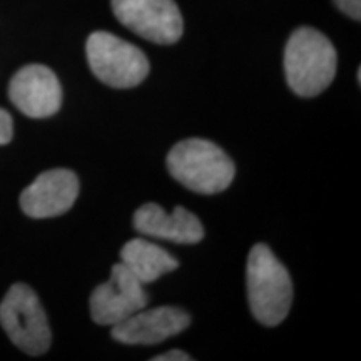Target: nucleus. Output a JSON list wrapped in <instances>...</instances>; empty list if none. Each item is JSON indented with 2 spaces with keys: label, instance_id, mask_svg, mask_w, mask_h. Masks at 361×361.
<instances>
[{
  "label": "nucleus",
  "instance_id": "1",
  "mask_svg": "<svg viewBox=\"0 0 361 361\" xmlns=\"http://www.w3.org/2000/svg\"><path fill=\"white\" fill-rule=\"evenodd\" d=\"M336 64L331 40L311 27L296 29L284 49L286 82L300 97L322 94L335 79Z\"/></svg>",
  "mask_w": 361,
  "mask_h": 361
},
{
  "label": "nucleus",
  "instance_id": "2",
  "mask_svg": "<svg viewBox=\"0 0 361 361\" xmlns=\"http://www.w3.org/2000/svg\"><path fill=\"white\" fill-rule=\"evenodd\" d=\"M246 286L251 313L261 324L276 326L284 322L293 303V281L266 245L252 246L247 256Z\"/></svg>",
  "mask_w": 361,
  "mask_h": 361
},
{
  "label": "nucleus",
  "instance_id": "3",
  "mask_svg": "<svg viewBox=\"0 0 361 361\" xmlns=\"http://www.w3.org/2000/svg\"><path fill=\"white\" fill-rule=\"evenodd\" d=\"M168 171L173 178L197 194H218L231 186L236 168L226 152L206 139H184L171 149Z\"/></svg>",
  "mask_w": 361,
  "mask_h": 361
},
{
  "label": "nucleus",
  "instance_id": "4",
  "mask_svg": "<svg viewBox=\"0 0 361 361\" xmlns=\"http://www.w3.org/2000/svg\"><path fill=\"white\" fill-rule=\"evenodd\" d=\"M85 54L90 71L109 87H135L149 74V61L141 49L104 30L90 34Z\"/></svg>",
  "mask_w": 361,
  "mask_h": 361
},
{
  "label": "nucleus",
  "instance_id": "5",
  "mask_svg": "<svg viewBox=\"0 0 361 361\" xmlns=\"http://www.w3.org/2000/svg\"><path fill=\"white\" fill-rule=\"evenodd\" d=\"M0 324L17 348L30 356L51 348V328L37 295L27 284L17 283L0 303Z\"/></svg>",
  "mask_w": 361,
  "mask_h": 361
},
{
  "label": "nucleus",
  "instance_id": "6",
  "mask_svg": "<svg viewBox=\"0 0 361 361\" xmlns=\"http://www.w3.org/2000/svg\"><path fill=\"white\" fill-rule=\"evenodd\" d=\"M112 12L149 42L171 45L183 37V16L174 0H112Z\"/></svg>",
  "mask_w": 361,
  "mask_h": 361
},
{
  "label": "nucleus",
  "instance_id": "7",
  "mask_svg": "<svg viewBox=\"0 0 361 361\" xmlns=\"http://www.w3.org/2000/svg\"><path fill=\"white\" fill-rule=\"evenodd\" d=\"M149 301L144 284L123 263L112 266L109 281L90 295V316L101 326H114L135 311L146 308Z\"/></svg>",
  "mask_w": 361,
  "mask_h": 361
},
{
  "label": "nucleus",
  "instance_id": "8",
  "mask_svg": "<svg viewBox=\"0 0 361 361\" xmlns=\"http://www.w3.org/2000/svg\"><path fill=\"white\" fill-rule=\"evenodd\" d=\"M8 97L22 114L44 119L61 109L62 87L57 75L49 67L30 64L22 67L12 78Z\"/></svg>",
  "mask_w": 361,
  "mask_h": 361
},
{
  "label": "nucleus",
  "instance_id": "9",
  "mask_svg": "<svg viewBox=\"0 0 361 361\" xmlns=\"http://www.w3.org/2000/svg\"><path fill=\"white\" fill-rule=\"evenodd\" d=\"M79 196V179L69 169L45 171L20 194L22 211L34 219L67 213Z\"/></svg>",
  "mask_w": 361,
  "mask_h": 361
},
{
  "label": "nucleus",
  "instance_id": "10",
  "mask_svg": "<svg viewBox=\"0 0 361 361\" xmlns=\"http://www.w3.org/2000/svg\"><path fill=\"white\" fill-rule=\"evenodd\" d=\"M191 324L188 311L176 306L139 310L124 322L111 326V336L124 345H157L179 335Z\"/></svg>",
  "mask_w": 361,
  "mask_h": 361
},
{
  "label": "nucleus",
  "instance_id": "11",
  "mask_svg": "<svg viewBox=\"0 0 361 361\" xmlns=\"http://www.w3.org/2000/svg\"><path fill=\"white\" fill-rule=\"evenodd\" d=\"M134 228L144 236L168 239L179 245H196L204 238L201 221L183 206H176L168 214L159 204L147 202L135 211Z\"/></svg>",
  "mask_w": 361,
  "mask_h": 361
},
{
  "label": "nucleus",
  "instance_id": "12",
  "mask_svg": "<svg viewBox=\"0 0 361 361\" xmlns=\"http://www.w3.org/2000/svg\"><path fill=\"white\" fill-rule=\"evenodd\" d=\"M121 263L142 284L154 283L162 274L179 268V261L171 252L142 238L126 243L121 250Z\"/></svg>",
  "mask_w": 361,
  "mask_h": 361
},
{
  "label": "nucleus",
  "instance_id": "13",
  "mask_svg": "<svg viewBox=\"0 0 361 361\" xmlns=\"http://www.w3.org/2000/svg\"><path fill=\"white\" fill-rule=\"evenodd\" d=\"M13 135V121L7 111L0 109V146L11 142Z\"/></svg>",
  "mask_w": 361,
  "mask_h": 361
},
{
  "label": "nucleus",
  "instance_id": "14",
  "mask_svg": "<svg viewBox=\"0 0 361 361\" xmlns=\"http://www.w3.org/2000/svg\"><path fill=\"white\" fill-rule=\"evenodd\" d=\"M336 7L351 19H361V0H335Z\"/></svg>",
  "mask_w": 361,
  "mask_h": 361
},
{
  "label": "nucleus",
  "instance_id": "15",
  "mask_svg": "<svg viewBox=\"0 0 361 361\" xmlns=\"http://www.w3.org/2000/svg\"><path fill=\"white\" fill-rule=\"evenodd\" d=\"M152 360L154 361H191L192 358L180 350H171V351H168V353L156 356V358H152Z\"/></svg>",
  "mask_w": 361,
  "mask_h": 361
}]
</instances>
